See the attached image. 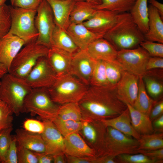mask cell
I'll return each instance as SVG.
<instances>
[{
    "label": "cell",
    "mask_w": 163,
    "mask_h": 163,
    "mask_svg": "<svg viewBox=\"0 0 163 163\" xmlns=\"http://www.w3.org/2000/svg\"><path fill=\"white\" fill-rule=\"evenodd\" d=\"M89 86L78 102L84 120L100 121L113 118L127 108L117 97L116 87Z\"/></svg>",
    "instance_id": "cell-1"
},
{
    "label": "cell",
    "mask_w": 163,
    "mask_h": 163,
    "mask_svg": "<svg viewBox=\"0 0 163 163\" xmlns=\"http://www.w3.org/2000/svg\"><path fill=\"white\" fill-rule=\"evenodd\" d=\"M103 37L117 50L136 48L145 40L129 12L118 14L114 24Z\"/></svg>",
    "instance_id": "cell-2"
},
{
    "label": "cell",
    "mask_w": 163,
    "mask_h": 163,
    "mask_svg": "<svg viewBox=\"0 0 163 163\" xmlns=\"http://www.w3.org/2000/svg\"><path fill=\"white\" fill-rule=\"evenodd\" d=\"M32 89L24 79L8 73L1 81L0 99L7 104L18 116L24 113V101Z\"/></svg>",
    "instance_id": "cell-3"
},
{
    "label": "cell",
    "mask_w": 163,
    "mask_h": 163,
    "mask_svg": "<svg viewBox=\"0 0 163 163\" xmlns=\"http://www.w3.org/2000/svg\"><path fill=\"white\" fill-rule=\"evenodd\" d=\"M88 87L68 73L58 77L54 84L47 89L53 100L60 105L70 102L78 103Z\"/></svg>",
    "instance_id": "cell-4"
},
{
    "label": "cell",
    "mask_w": 163,
    "mask_h": 163,
    "mask_svg": "<svg viewBox=\"0 0 163 163\" xmlns=\"http://www.w3.org/2000/svg\"><path fill=\"white\" fill-rule=\"evenodd\" d=\"M59 106L53 100L47 88H34L25 99L24 111L53 122L57 117Z\"/></svg>",
    "instance_id": "cell-5"
},
{
    "label": "cell",
    "mask_w": 163,
    "mask_h": 163,
    "mask_svg": "<svg viewBox=\"0 0 163 163\" xmlns=\"http://www.w3.org/2000/svg\"><path fill=\"white\" fill-rule=\"evenodd\" d=\"M49 48L36 40L26 44L15 56L8 73L24 79L41 57L46 56Z\"/></svg>",
    "instance_id": "cell-6"
},
{
    "label": "cell",
    "mask_w": 163,
    "mask_h": 163,
    "mask_svg": "<svg viewBox=\"0 0 163 163\" xmlns=\"http://www.w3.org/2000/svg\"><path fill=\"white\" fill-rule=\"evenodd\" d=\"M11 25L8 34L20 38L26 44L37 40L38 34L35 25L37 10L24 9L9 5Z\"/></svg>",
    "instance_id": "cell-7"
},
{
    "label": "cell",
    "mask_w": 163,
    "mask_h": 163,
    "mask_svg": "<svg viewBox=\"0 0 163 163\" xmlns=\"http://www.w3.org/2000/svg\"><path fill=\"white\" fill-rule=\"evenodd\" d=\"M103 155L116 156L124 154L138 153V140L110 127L107 126Z\"/></svg>",
    "instance_id": "cell-8"
},
{
    "label": "cell",
    "mask_w": 163,
    "mask_h": 163,
    "mask_svg": "<svg viewBox=\"0 0 163 163\" xmlns=\"http://www.w3.org/2000/svg\"><path fill=\"white\" fill-rule=\"evenodd\" d=\"M150 57L147 51L139 45L133 48L118 50L116 60L125 71L140 78L145 74Z\"/></svg>",
    "instance_id": "cell-9"
},
{
    "label": "cell",
    "mask_w": 163,
    "mask_h": 163,
    "mask_svg": "<svg viewBox=\"0 0 163 163\" xmlns=\"http://www.w3.org/2000/svg\"><path fill=\"white\" fill-rule=\"evenodd\" d=\"M35 25L38 34L37 42L50 48L56 25L52 8L46 0H43L37 9Z\"/></svg>",
    "instance_id": "cell-10"
},
{
    "label": "cell",
    "mask_w": 163,
    "mask_h": 163,
    "mask_svg": "<svg viewBox=\"0 0 163 163\" xmlns=\"http://www.w3.org/2000/svg\"><path fill=\"white\" fill-rule=\"evenodd\" d=\"M57 77L46 56H43L38 59L24 79L32 88H48L54 84Z\"/></svg>",
    "instance_id": "cell-11"
},
{
    "label": "cell",
    "mask_w": 163,
    "mask_h": 163,
    "mask_svg": "<svg viewBox=\"0 0 163 163\" xmlns=\"http://www.w3.org/2000/svg\"><path fill=\"white\" fill-rule=\"evenodd\" d=\"M107 126L99 120H85L79 133L95 151L96 157L103 155Z\"/></svg>",
    "instance_id": "cell-12"
},
{
    "label": "cell",
    "mask_w": 163,
    "mask_h": 163,
    "mask_svg": "<svg viewBox=\"0 0 163 163\" xmlns=\"http://www.w3.org/2000/svg\"><path fill=\"white\" fill-rule=\"evenodd\" d=\"M97 61L86 50H79L73 54L69 74L89 86Z\"/></svg>",
    "instance_id": "cell-13"
},
{
    "label": "cell",
    "mask_w": 163,
    "mask_h": 163,
    "mask_svg": "<svg viewBox=\"0 0 163 163\" xmlns=\"http://www.w3.org/2000/svg\"><path fill=\"white\" fill-rule=\"evenodd\" d=\"M139 78L125 71L116 87L117 96L125 104L133 106L139 90Z\"/></svg>",
    "instance_id": "cell-14"
},
{
    "label": "cell",
    "mask_w": 163,
    "mask_h": 163,
    "mask_svg": "<svg viewBox=\"0 0 163 163\" xmlns=\"http://www.w3.org/2000/svg\"><path fill=\"white\" fill-rule=\"evenodd\" d=\"M118 14L106 10H97L91 18L82 23L91 31L103 37L114 24Z\"/></svg>",
    "instance_id": "cell-15"
},
{
    "label": "cell",
    "mask_w": 163,
    "mask_h": 163,
    "mask_svg": "<svg viewBox=\"0 0 163 163\" xmlns=\"http://www.w3.org/2000/svg\"><path fill=\"white\" fill-rule=\"evenodd\" d=\"M43 122L45 128L41 135L45 143V152L53 155L64 153V137L52 121L43 120Z\"/></svg>",
    "instance_id": "cell-16"
},
{
    "label": "cell",
    "mask_w": 163,
    "mask_h": 163,
    "mask_svg": "<svg viewBox=\"0 0 163 163\" xmlns=\"http://www.w3.org/2000/svg\"><path fill=\"white\" fill-rule=\"evenodd\" d=\"M64 153L70 156L82 157H96L94 149L86 143L79 132L64 137Z\"/></svg>",
    "instance_id": "cell-17"
},
{
    "label": "cell",
    "mask_w": 163,
    "mask_h": 163,
    "mask_svg": "<svg viewBox=\"0 0 163 163\" xmlns=\"http://www.w3.org/2000/svg\"><path fill=\"white\" fill-rule=\"evenodd\" d=\"M25 44L23 40L11 34H7L0 40V61L8 72L14 59Z\"/></svg>",
    "instance_id": "cell-18"
},
{
    "label": "cell",
    "mask_w": 163,
    "mask_h": 163,
    "mask_svg": "<svg viewBox=\"0 0 163 163\" xmlns=\"http://www.w3.org/2000/svg\"><path fill=\"white\" fill-rule=\"evenodd\" d=\"M73 55L56 48H49L46 57L57 77L69 73Z\"/></svg>",
    "instance_id": "cell-19"
},
{
    "label": "cell",
    "mask_w": 163,
    "mask_h": 163,
    "mask_svg": "<svg viewBox=\"0 0 163 163\" xmlns=\"http://www.w3.org/2000/svg\"><path fill=\"white\" fill-rule=\"evenodd\" d=\"M66 31L80 50H86L96 39L103 37L88 29L83 23H70Z\"/></svg>",
    "instance_id": "cell-20"
},
{
    "label": "cell",
    "mask_w": 163,
    "mask_h": 163,
    "mask_svg": "<svg viewBox=\"0 0 163 163\" xmlns=\"http://www.w3.org/2000/svg\"><path fill=\"white\" fill-rule=\"evenodd\" d=\"M50 6L56 26L66 30L70 24V15L74 0H46Z\"/></svg>",
    "instance_id": "cell-21"
},
{
    "label": "cell",
    "mask_w": 163,
    "mask_h": 163,
    "mask_svg": "<svg viewBox=\"0 0 163 163\" xmlns=\"http://www.w3.org/2000/svg\"><path fill=\"white\" fill-rule=\"evenodd\" d=\"M86 50L96 60L105 61L116 60L118 51L109 42L103 37L91 42Z\"/></svg>",
    "instance_id": "cell-22"
},
{
    "label": "cell",
    "mask_w": 163,
    "mask_h": 163,
    "mask_svg": "<svg viewBox=\"0 0 163 163\" xmlns=\"http://www.w3.org/2000/svg\"><path fill=\"white\" fill-rule=\"evenodd\" d=\"M142 78L149 96L156 101L162 99L163 93V70L155 69L147 70Z\"/></svg>",
    "instance_id": "cell-23"
},
{
    "label": "cell",
    "mask_w": 163,
    "mask_h": 163,
    "mask_svg": "<svg viewBox=\"0 0 163 163\" xmlns=\"http://www.w3.org/2000/svg\"><path fill=\"white\" fill-rule=\"evenodd\" d=\"M107 126L112 127L138 140L140 135L133 126L129 110L127 108L120 115L113 118L100 120Z\"/></svg>",
    "instance_id": "cell-24"
},
{
    "label": "cell",
    "mask_w": 163,
    "mask_h": 163,
    "mask_svg": "<svg viewBox=\"0 0 163 163\" xmlns=\"http://www.w3.org/2000/svg\"><path fill=\"white\" fill-rule=\"evenodd\" d=\"M15 133L18 145L34 152H46L45 143L41 134L30 133L22 129H17Z\"/></svg>",
    "instance_id": "cell-25"
},
{
    "label": "cell",
    "mask_w": 163,
    "mask_h": 163,
    "mask_svg": "<svg viewBox=\"0 0 163 163\" xmlns=\"http://www.w3.org/2000/svg\"><path fill=\"white\" fill-rule=\"evenodd\" d=\"M149 9V30L144 34L145 39L163 43V22L157 10L150 5Z\"/></svg>",
    "instance_id": "cell-26"
},
{
    "label": "cell",
    "mask_w": 163,
    "mask_h": 163,
    "mask_svg": "<svg viewBox=\"0 0 163 163\" xmlns=\"http://www.w3.org/2000/svg\"><path fill=\"white\" fill-rule=\"evenodd\" d=\"M130 113L132 125L140 135L154 132L152 122L149 116L137 110L132 106L126 104Z\"/></svg>",
    "instance_id": "cell-27"
},
{
    "label": "cell",
    "mask_w": 163,
    "mask_h": 163,
    "mask_svg": "<svg viewBox=\"0 0 163 163\" xmlns=\"http://www.w3.org/2000/svg\"><path fill=\"white\" fill-rule=\"evenodd\" d=\"M52 47L65 50L72 54L80 50L66 30L56 25L51 39L50 47Z\"/></svg>",
    "instance_id": "cell-28"
},
{
    "label": "cell",
    "mask_w": 163,
    "mask_h": 163,
    "mask_svg": "<svg viewBox=\"0 0 163 163\" xmlns=\"http://www.w3.org/2000/svg\"><path fill=\"white\" fill-rule=\"evenodd\" d=\"M148 0H136L130 11L134 22L144 34L149 30V9Z\"/></svg>",
    "instance_id": "cell-29"
},
{
    "label": "cell",
    "mask_w": 163,
    "mask_h": 163,
    "mask_svg": "<svg viewBox=\"0 0 163 163\" xmlns=\"http://www.w3.org/2000/svg\"><path fill=\"white\" fill-rule=\"evenodd\" d=\"M93 6L86 2H75L70 15V24L82 23L91 18L97 11Z\"/></svg>",
    "instance_id": "cell-30"
},
{
    "label": "cell",
    "mask_w": 163,
    "mask_h": 163,
    "mask_svg": "<svg viewBox=\"0 0 163 163\" xmlns=\"http://www.w3.org/2000/svg\"><path fill=\"white\" fill-rule=\"evenodd\" d=\"M157 101L152 99L148 94L142 77L139 82V90L133 107L137 110L149 116L150 111Z\"/></svg>",
    "instance_id": "cell-31"
},
{
    "label": "cell",
    "mask_w": 163,
    "mask_h": 163,
    "mask_svg": "<svg viewBox=\"0 0 163 163\" xmlns=\"http://www.w3.org/2000/svg\"><path fill=\"white\" fill-rule=\"evenodd\" d=\"M136 0H101L100 4L93 7L96 10H106L120 14L130 11Z\"/></svg>",
    "instance_id": "cell-32"
},
{
    "label": "cell",
    "mask_w": 163,
    "mask_h": 163,
    "mask_svg": "<svg viewBox=\"0 0 163 163\" xmlns=\"http://www.w3.org/2000/svg\"><path fill=\"white\" fill-rule=\"evenodd\" d=\"M56 118L63 120H86L83 118L78 103L75 102L59 105Z\"/></svg>",
    "instance_id": "cell-33"
},
{
    "label": "cell",
    "mask_w": 163,
    "mask_h": 163,
    "mask_svg": "<svg viewBox=\"0 0 163 163\" xmlns=\"http://www.w3.org/2000/svg\"><path fill=\"white\" fill-rule=\"evenodd\" d=\"M138 141V149L153 150L163 148V133L154 132L151 134L140 135Z\"/></svg>",
    "instance_id": "cell-34"
},
{
    "label": "cell",
    "mask_w": 163,
    "mask_h": 163,
    "mask_svg": "<svg viewBox=\"0 0 163 163\" xmlns=\"http://www.w3.org/2000/svg\"><path fill=\"white\" fill-rule=\"evenodd\" d=\"M105 62L107 87L115 88L125 71L116 59Z\"/></svg>",
    "instance_id": "cell-35"
},
{
    "label": "cell",
    "mask_w": 163,
    "mask_h": 163,
    "mask_svg": "<svg viewBox=\"0 0 163 163\" xmlns=\"http://www.w3.org/2000/svg\"><path fill=\"white\" fill-rule=\"evenodd\" d=\"M85 121L63 120L56 118L53 122L62 136L65 137L71 134L79 132Z\"/></svg>",
    "instance_id": "cell-36"
},
{
    "label": "cell",
    "mask_w": 163,
    "mask_h": 163,
    "mask_svg": "<svg viewBox=\"0 0 163 163\" xmlns=\"http://www.w3.org/2000/svg\"><path fill=\"white\" fill-rule=\"evenodd\" d=\"M90 86L107 87L105 61H97L91 79Z\"/></svg>",
    "instance_id": "cell-37"
},
{
    "label": "cell",
    "mask_w": 163,
    "mask_h": 163,
    "mask_svg": "<svg viewBox=\"0 0 163 163\" xmlns=\"http://www.w3.org/2000/svg\"><path fill=\"white\" fill-rule=\"evenodd\" d=\"M14 114L9 105L0 101V132L2 130L13 126Z\"/></svg>",
    "instance_id": "cell-38"
},
{
    "label": "cell",
    "mask_w": 163,
    "mask_h": 163,
    "mask_svg": "<svg viewBox=\"0 0 163 163\" xmlns=\"http://www.w3.org/2000/svg\"><path fill=\"white\" fill-rule=\"evenodd\" d=\"M115 160L117 163H156L155 161L140 153L120 154L115 157Z\"/></svg>",
    "instance_id": "cell-39"
},
{
    "label": "cell",
    "mask_w": 163,
    "mask_h": 163,
    "mask_svg": "<svg viewBox=\"0 0 163 163\" xmlns=\"http://www.w3.org/2000/svg\"><path fill=\"white\" fill-rule=\"evenodd\" d=\"M11 21L9 5L5 4L0 6V40L8 34Z\"/></svg>",
    "instance_id": "cell-40"
},
{
    "label": "cell",
    "mask_w": 163,
    "mask_h": 163,
    "mask_svg": "<svg viewBox=\"0 0 163 163\" xmlns=\"http://www.w3.org/2000/svg\"><path fill=\"white\" fill-rule=\"evenodd\" d=\"M13 129L11 127L0 132V162L3 163L11 143V133Z\"/></svg>",
    "instance_id": "cell-41"
},
{
    "label": "cell",
    "mask_w": 163,
    "mask_h": 163,
    "mask_svg": "<svg viewBox=\"0 0 163 163\" xmlns=\"http://www.w3.org/2000/svg\"><path fill=\"white\" fill-rule=\"evenodd\" d=\"M139 45L147 51L150 57L163 58V43L145 40Z\"/></svg>",
    "instance_id": "cell-42"
},
{
    "label": "cell",
    "mask_w": 163,
    "mask_h": 163,
    "mask_svg": "<svg viewBox=\"0 0 163 163\" xmlns=\"http://www.w3.org/2000/svg\"><path fill=\"white\" fill-rule=\"evenodd\" d=\"M18 163H38L35 152L19 145H17Z\"/></svg>",
    "instance_id": "cell-43"
},
{
    "label": "cell",
    "mask_w": 163,
    "mask_h": 163,
    "mask_svg": "<svg viewBox=\"0 0 163 163\" xmlns=\"http://www.w3.org/2000/svg\"><path fill=\"white\" fill-rule=\"evenodd\" d=\"M24 129L29 132L41 134L44 131L45 126L43 122L40 121L28 119L23 123Z\"/></svg>",
    "instance_id": "cell-44"
},
{
    "label": "cell",
    "mask_w": 163,
    "mask_h": 163,
    "mask_svg": "<svg viewBox=\"0 0 163 163\" xmlns=\"http://www.w3.org/2000/svg\"><path fill=\"white\" fill-rule=\"evenodd\" d=\"M18 163L17 147L15 136L11 138L9 148L3 163Z\"/></svg>",
    "instance_id": "cell-45"
},
{
    "label": "cell",
    "mask_w": 163,
    "mask_h": 163,
    "mask_svg": "<svg viewBox=\"0 0 163 163\" xmlns=\"http://www.w3.org/2000/svg\"><path fill=\"white\" fill-rule=\"evenodd\" d=\"M43 0H14L12 6L20 8L37 10Z\"/></svg>",
    "instance_id": "cell-46"
},
{
    "label": "cell",
    "mask_w": 163,
    "mask_h": 163,
    "mask_svg": "<svg viewBox=\"0 0 163 163\" xmlns=\"http://www.w3.org/2000/svg\"><path fill=\"white\" fill-rule=\"evenodd\" d=\"M137 152L146 155L155 161L156 163L163 162V148L153 150L138 149Z\"/></svg>",
    "instance_id": "cell-47"
},
{
    "label": "cell",
    "mask_w": 163,
    "mask_h": 163,
    "mask_svg": "<svg viewBox=\"0 0 163 163\" xmlns=\"http://www.w3.org/2000/svg\"><path fill=\"white\" fill-rule=\"evenodd\" d=\"M163 115V99L157 101L152 107L149 116L152 122L153 120Z\"/></svg>",
    "instance_id": "cell-48"
},
{
    "label": "cell",
    "mask_w": 163,
    "mask_h": 163,
    "mask_svg": "<svg viewBox=\"0 0 163 163\" xmlns=\"http://www.w3.org/2000/svg\"><path fill=\"white\" fill-rule=\"evenodd\" d=\"M163 58L158 57H150L147 62L146 70L155 69H163Z\"/></svg>",
    "instance_id": "cell-49"
},
{
    "label": "cell",
    "mask_w": 163,
    "mask_h": 163,
    "mask_svg": "<svg viewBox=\"0 0 163 163\" xmlns=\"http://www.w3.org/2000/svg\"><path fill=\"white\" fill-rule=\"evenodd\" d=\"M66 162L69 163H94L95 158L82 157L65 154Z\"/></svg>",
    "instance_id": "cell-50"
},
{
    "label": "cell",
    "mask_w": 163,
    "mask_h": 163,
    "mask_svg": "<svg viewBox=\"0 0 163 163\" xmlns=\"http://www.w3.org/2000/svg\"><path fill=\"white\" fill-rule=\"evenodd\" d=\"M35 152L37 156L38 163H53V155L46 152Z\"/></svg>",
    "instance_id": "cell-51"
},
{
    "label": "cell",
    "mask_w": 163,
    "mask_h": 163,
    "mask_svg": "<svg viewBox=\"0 0 163 163\" xmlns=\"http://www.w3.org/2000/svg\"><path fill=\"white\" fill-rule=\"evenodd\" d=\"M152 125L154 132L163 133V115L153 120Z\"/></svg>",
    "instance_id": "cell-52"
},
{
    "label": "cell",
    "mask_w": 163,
    "mask_h": 163,
    "mask_svg": "<svg viewBox=\"0 0 163 163\" xmlns=\"http://www.w3.org/2000/svg\"><path fill=\"white\" fill-rule=\"evenodd\" d=\"M115 158V156L111 155L96 157L94 159V163H117Z\"/></svg>",
    "instance_id": "cell-53"
},
{
    "label": "cell",
    "mask_w": 163,
    "mask_h": 163,
    "mask_svg": "<svg viewBox=\"0 0 163 163\" xmlns=\"http://www.w3.org/2000/svg\"><path fill=\"white\" fill-rule=\"evenodd\" d=\"M149 2L158 11L162 19H163V4L156 0H148Z\"/></svg>",
    "instance_id": "cell-54"
},
{
    "label": "cell",
    "mask_w": 163,
    "mask_h": 163,
    "mask_svg": "<svg viewBox=\"0 0 163 163\" xmlns=\"http://www.w3.org/2000/svg\"><path fill=\"white\" fill-rule=\"evenodd\" d=\"M53 163H66L65 154L62 153L53 155Z\"/></svg>",
    "instance_id": "cell-55"
},
{
    "label": "cell",
    "mask_w": 163,
    "mask_h": 163,
    "mask_svg": "<svg viewBox=\"0 0 163 163\" xmlns=\"http://www.w3.org/2000/svg\"><path fill=\"white\" fill-rule=\"evenodd\" d=\"M8 73V69L6 66L0 61V79Z\"/></svg>",
    "instance_id": "cell-56"
},
{
    "label": "cell",
    "mask_w": 163,
    "mask_h": 163,
    "mask_svg": "<svg viewBox=\"0 0 163 163\" xmlns=\"http://www.w3.org/2000/svg\"><path fill=\"white\" fill-rule=\"evenodd\" d=\"M75 2L78 1H85L88 2L94 5H97L100 4L101 0H74Z\"/></svg>",
    "instance_id": "cell-57"
},
{
    "label": "cell",
    "mask_w": 163,
    "mask_h": 163,
    "mask_svg": "<svg viewBox=\"0 0 163 163\" xmlns=\"http://www.w3.org/2000/svg\"><path fill=\"white\" fill-rule=\"evenodd\" d=\"M7 0H0V6L5 4Z\"/></svg>",
    "instance_id": "cell-58"
},
{
    "label": "cell",
    "mask_w": 163,
    "mask_h": 163,
    "mask_svg": "<svg viewBox=\"0 0 163 163\" xmlns=\"http://www.w3.org/2000/svg\"><path fill=\"white\" fill-rule=\"evenodd\" d=\"M10 1L11 5H13L14 0H10Z\"/></svg>",
    "instance_id": "cell-59"
},
{
    "label": "cell",
    "mask_w": 163,
    "mask_h": 163,
    "mask_svg": "<svg viewBox=\"0 0 163 163\" xmlns=\"http://www.w3.org/2000/svg\"><path fill=\"white\" fill-rule=\"evenodd\" d=\"M0 84H1V81H0ZM0 100H1L0 99Z\"/></svg>",
    "instance_id": "cell-60"
}]
</instances>
